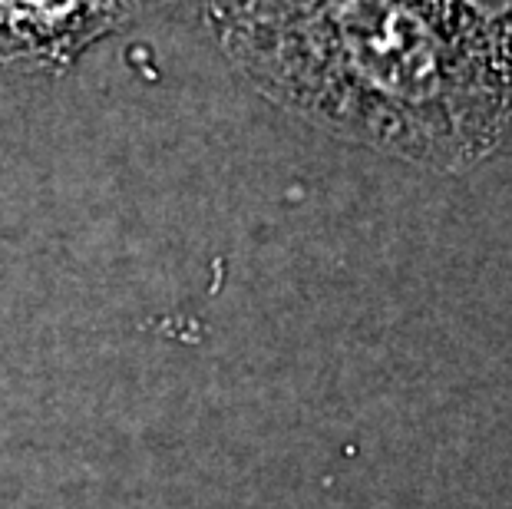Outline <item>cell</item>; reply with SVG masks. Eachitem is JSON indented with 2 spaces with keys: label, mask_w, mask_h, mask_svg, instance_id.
Returning <instances> with one entry per match:
<instances>
[{
  "label": "cell",
  "mask_w": 512,
  "mask_h": 509,
  "mask_svg": "<svg viewBox=\"0 0 512 509\" xmlns=\"http://www.w3.org/2000/svg\"><path fill=\"white\" fill-rule=\"evenodd\" d=\"M238 73L334 136L413 162L479 149L473 86L417 0H205Z\"/></svg>",
  "instance_id": "1"
}]
</instances>
